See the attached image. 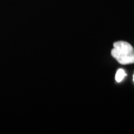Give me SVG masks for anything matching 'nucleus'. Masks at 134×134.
Returning <instances> with one entry per match:
<instances>
[{
    "instance_id": "obj_1",
    "label": "nucleus",
    "mask_w": 134,
    "mask_h": 134,
    "mask_svg": "<svg viewBox=\"0 0 134 134\" xmlns=\"http://www.w3.org/2000/svg\"><path fill=\"white\" fill-rule=\"evenodd\" d=\"M111 54L122 65L134 63V48L125 41H118L113 43Z\"/></svg>"
},
{
    "instance_id": "obj_3",
    "label": "nucleus",
    "mask_w": 134,
    "mask_h": 134,
    "mask_svg": "<svg viewBox=\"0 0 134 134\" xmlns=\"http://www.w3.org/2000/svg\"><path fill=\"white\" fill-rule=\"evenodd\" d=\"M133 81H134V75H133Z\"/></svg>"
},
{
    "instance_id": "obj_2",
    "label": "nucleus",
    "mask_w": 134,
    "mask_h": 134,
    "mask_svg": "<svg viewBox=\"0 0 134 134\" xmlns=\"http://www.w3.org/2000/svg\"><path fill=\"white\" fill-rule=\"evenodd\" d=\"M125 76H126V73L125 70L122 69H119L115 74V81L118 83H120L124 80Z\"/></svg>"
}]
</instances>
